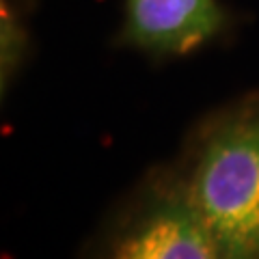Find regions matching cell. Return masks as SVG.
Listing matches in <instances>:
<instances>
[{"instance_id":"obj_1","label":"cell","mask_w":259,"mask_h":259,"mask_svg":"<svg viewBox=\"0 0 259 259\" xmlns=\"http://www.w3.org/2000/svg\"><path fill=\"white\" fill-rule=\"evenodd\" d=\"M177 173L223 259H259V93L209 119Z\"/></svg>"},{"instance_id":"obj_2","label":"cell","mask_w":259,"mask_h":259,"mask_svg":"<svg viewBox=\"0 0 259 259\" xmlns=\"http://www.w3.org/2000/svg\"><path fill=\"white\" fill-rule=\"evenodd\" d=\"M97 259H223L182 175L158 171L106 227Z\"/></svg>"},{"instance_id":"obj_3","label":"cell","mask_w":259,"mask_h":259,"mask_svg":"<svg viewBox=\"0 0 259 259\" xmlns=\"http://www.w3.org/2000/svg\"><path fill=\"white\" fill-rule=\"evenodd\" d=\"M225 13L216 0H125L121 39L158 56H184L218 35Z\"/></svg>"}]
</instances>
